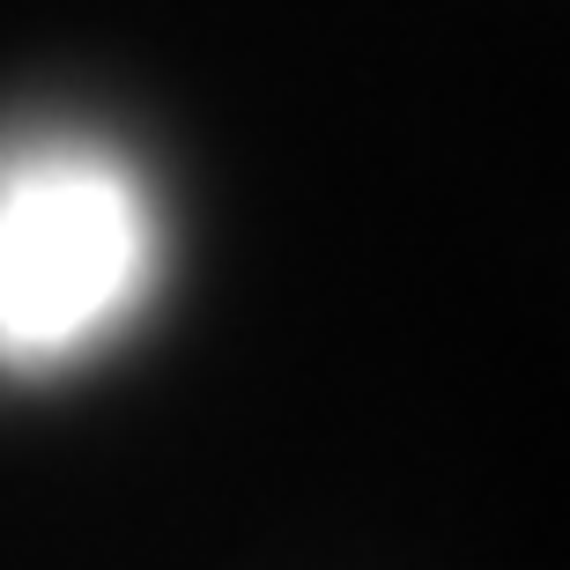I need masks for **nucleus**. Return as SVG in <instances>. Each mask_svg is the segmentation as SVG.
<instances>
[{"label": "nucleus", "mask_w": 570, "mask_h": 570, "mask_svg": "<svg viewBox=\"0 0 570 570\" xmlns=\"http://www.w3.org/2000/svg\"><path fill=\"white\" fill-rule=\"evenodd\" d=\"M164 275L156 193L111 141L0 148V371L45 379L134 326Z\"/></svg>", "instance_id": "f257e3e1"}]
</instances>
